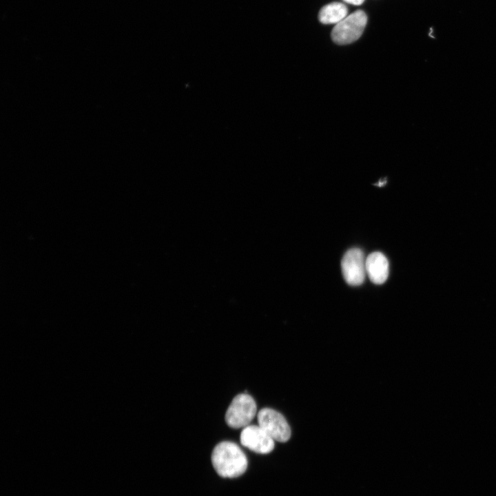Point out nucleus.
Returning <instances> with one entry per match:
<instances>
[{
  "mask_svg": "<svg viewBox=\"0 0 496 496\" xmlns=\"http://www.w3.org/2000/svg\"><path fill=\"white\" fill-rule=\"evenodd\" d=\"M211 462L216 473L226 478L242 475L248 465L244 452L236 443L229 441L220 442L214 447Z\"/></svg>",
  "mask_w": 496,
  "mask_h": 496,
  "instance_id": "f257e3e1",
  "label": "nucleus"
},
{
  "mask_svg": "<svg viewBox=\"0 0 496 496\" xmlns=\"http://www.w3.org/2000/svg\"><path fill=\"white\" fill-rule=\"evenodd\" d=\"M257 406L254 398L247 393L234 397L225 413L227 424L233 428H245L254 418Z\"/></svg>",
  "mask_w": 496,
  "mask_h": 496,
  "instance_id": "7ed1b4c3",
  "label": "nucleus"
},
{
  "mask_svg": "<svg viewBox=\"0 0 496 496\" xmlns=\"http://www.w3.org/2000/svg\"><path fill=\"white\" fill-rule=\"evenodd\" d=\"M240 440L242 446L260 454L269 453L275 446V440L259 425H248L243 428Z\"/></svg>",
  "mask_w": 496,
  "mask_h": 496,
  "instance_id": "423d86ee",
  "label": "nucleus"
},
{
  "mask_svg": "<svg viewBox=\"0 0 496 496\" xmlns=\"http://www.w3.org/2000/svg\"><path fill=\"white\" fill-rule=\"evenodd\" d=\"M366 259L362 251L358 248L348 250L344 255L341 267L345 281L351 286L363 283L366 275Z\"/></svg>",
  "mask_w": 496,
  "mask_h": 496,
  "instance_id": "39448f33",
  "label": "nucleus"
},
{
  "mask_svg": "<svg viewBox=\"0 0 496 496\" xmlns=\"http://www.w3.org/2000/svg\"><path fill=\"white\" fill-rule=\"evenodd\" d=\"M366 272L371 281L376 285L384 283L389 276V262L380 252H373L366 258Z\"/></svg>",
  "mask_w": 496,
  "mask_h": 496,
  "instance_id": "0eeeda50",
  "label": "nucleus"
},
{
  "mask_svg": "<svg viewBox=\"0 0 496 496\" xmlns=\"http://www.w3.org/2000/svg\"><path fill=\"white\" fill-rule=\"evenodd\" d=\"M344 1L348 3L355 5V6L360 5L364 1V0H344Z\"/></svg>",
  "mask_w": 496,
  "mask_h": 496,
  "instance_id": "1a4fd4ad",
  "label": "nucleus"
},
{
  "mask_svg": "<svg viewBox=\"0 0 496 496\" xmlns=\"http://www.w3.org/2000/svg\"><path fill=\"white\" fill-rule=\"evenodd\" d=\"M258 425L275 441L285 442L291 437V428L285 417L279 412L264 408L257 414Z\"/></svg>",
  "mask_w": 496,
  "mask_h": 496,
  "instance_id": "20e7f679",
  "label": "nucleus"
},
{
  "mask_svg": "<svg viewBox=\"0 0 496 496\" xmlns=\"http://www.w3.org/2000/svg\"><path fill=\"white\" fill-rule=\"evenodd\" d=\"M366 23V13L361 10H356L335 24L331 31V39L338 45L351 43L361 37Z\"/></svg>",
  "mask_w": 496,
  "mask_h": 496,
  "instance_id": "f03ea898",
  "label": "nucleus"
},
{
  "mask_svg": "<svg viewBox=\"0 0 496 496\" xmlns=\"http://www.w3.org/2000/svg\"><path fill=\"white\" fill-rule=\"evenodd\" d=\"M347 13L348 9L344 3L332 2L320 9L318 19L324 24H337L347 17Z\"/></svg>",
  "mask_w": 496,
  "mask_h": 496,
  "instance_id": "6e6552de",
  "label": "nucleus"
}]
</instances>
